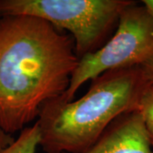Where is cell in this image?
I'll list each match as a JSON object with an SVG mask.
<instances>
[{
  "instance_id": "1",
  "label": "cell",
  "mask_w": 153,
  "mask_h": 153,
  "mask_svg": "<svg viewBox=\"0 0 153 153\" xmlns=\"http://www.w3.org/2000/svg\"><path fill=\"white\" fill-rule=\"evenodd\" d=\"M79 58L74 39L29 16H0V128L21 132L61 96Z\"/></svg>"
},
{
  "instance_id": "2",
  "label": "cell",
  "mask_w": 153,
  "mask_h": 153,
  "mask_svg": "<svg viewBox=\"0 0 153 153\" xmlns=\"http://www.w3.org/2000/svg\"><path fill=\"white\" fill-rule=\"evenodd\" d=\"M82 97L60 96L41 107L37 123L45 153H83L121 115L137 111L146 85L140 66L111 70L91 80Z\"/></svg>"
},
{
  "instance_id": "3",
  "label": "cell",
  "mask_w": 153,
  "mask_h": 153,
  "mask_svg": "<svg viewBox=\"0 0 153 153\" xmlns=\"http://www.w3.org/2000/svg\"><path fill=\"white\" fill-rule=\"evenodd\" d=\"M129 0H0V16L40 18L74 39L78 58L100 49Z\"/></svg>"
},
{
  "instance_id": "4",
  "label": "cell",
  "mask_w": 153,
  "mask_h": 153,
  "mask_svg": "<svg viewBox=\"0 0 153 153\" xmlns=\"http://www.w3.org/2000/svg\"><path fill=\"white\" fill-rule=\"evenodd\" d=\"M153 53V16L134 2L121 13L113 36L93 53L79 59L69 86L60 98L73 100L84 82L105 71L140 66Z\"/></svg>"
},
{
  "instance_id": "5",
  "label": "cell",
  "mask_w": 153,
  "mask_h": 153,
  "mask_svg": "<svg viewBox=\"0 0 153 153\" xmlns=\"http://www.w3.org/2000/svg\"><path fill=\"white\" fill-rule=\"evenodd\" d=\"M83 153H153L152 140L138 111L121 115Z\"/></svg>"
},
{
  "instance_id": "6",
  "label": "cell",
  "mask_w": 153,
  "mask_h": 153,
  "mask_svg": "<svg viewBox=\"0 0 153 153\" xmlns=\"http://www.w3.org/2000/svg\"><path fill=\"white\" fill-rule=\"evenodd\" d=\"M40 129L36 122L33 126L23 128L17 139L10 146L0 151V153H35L40 144Z\"/></svg>"
},
{
  "instance_id": "7",
  "label": "cell",
  "mask_w": 153,
  "mask_h": 153,
  "mask_svg": "<svg viewBox=\"0 0 153 153\" xmlns=\"http://www.w3.org/2000/svg\"><path fill=\"white\" fill-rule=\"evenodd\" d=\"M143 118L149 136L153 141V82L146 80V85L140 96L138 109Z\"/></svg>"
},
{
  "instance_id": "8",
  "label": "cell",
  "mask_w": 153,
  "mask_h": 153,
  "mask_svg": "<svg viewBox=\"0 0 153 153\" xmlns=\"http://www.w3.org/2000/svg\"><path fill=\"white\" fill-rule=\"evenodd\" d=\"M140 66L146 79L148 82H153V53Z\"/></svg>"
},
{
  "instance_id": "9",
  "label": "cell",
  "mask_w": 153,
  "mask_h": 153,
  "mask_svg": "<svg viewBox=\"0 0 153 153\" xmlns=\"http://www.w3.org/2000/svg\"><path fill=\"white\" fill-rule=\"evenodd\" d=\"M14 140H15L14 137L11 134H7L0 128V151L10 146Z\"/></svg>"
},
{
  "instance_id": "10",
  "label": "cell",
  "mask_w": 153,
  "mask_h": 153,
  "mask_svg": "<svg viewBox=\"0 0 153 153\" xmlns=\"http://www.w3.org/2000/svg\"><path fill=\"white\" fill-rule=\"evenodd\" d=\"M141 4L153 16V0H144V1H141Z\"/></svg>"
},
{
  "instance_id": "11",
  "label": "cell",
  "mask_w": 153,
  "mask_h": 153,
  "mask_svg": "<svg viewBox=\"0 0 153 153\" xmlns=\"http://www.w3.org/2000/svg\"><path fill=\"white\" fill-rule=\"evenodd\" d=\"M152 147H153V141H152Z\"/></svg>"
}]
</instances>
